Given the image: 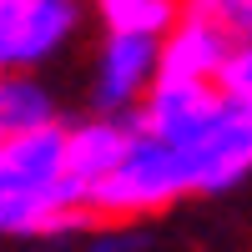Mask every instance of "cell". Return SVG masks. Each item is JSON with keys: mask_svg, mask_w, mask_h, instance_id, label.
<instances>
[{"mask_svg": "<svg viewBox=\"0 0 252 252\" xmlns=\"http://www.w3.org/2000/svg\"><path fill=\"white\" fill-rule=\"evenodd\" d=\"M96 227L91 192L66 166V121L0 141V237H66Z\"/></svg>", "mask_w": 252, "mask_h": 252, "instance_id": "1", "label": "cell"}, {"mask_svg": "<svg viewBox=\"0 0 252 252\" xmlns=\"http://www.w3.org/2000/svg\"><path fill=\"white\" fill-rule=\"evenodd\" d=\"M131 131H136V116L86 111L81 121H66V166H71V177L86 192L96 182H106L116 172V161L126 157V146H131Z\"/></svg>", "mask_w": 252, "mask_h": 252, "instance_id": "7", "label": "cell"}, {"mask_svg": "<svg viewBox=\"0 0 252 252\" xmlns=\"http://www.w3.org/2000/svg\"><path fill=\"white\" fill-rule=\"evenodd\" d=\"M161 76V40L157 35H121L101 31L91 51V81H86V106L101 116H136L146 91Z\"/></svg>", "mask_w": 252, "mask_h": 252, "instance_id": "4", "label": "cell"}, {"mask_svg": "<svg viewBox=\"0 0 252 252\" xmlns=\"http://www.w3.org/2000/svg\"><path fill=\"white\" fill-rule=\"evenodd\" d=\"M222 91L232 101H242V106H252V35L237 40V51L227 61V71H222Z\"/></svg>", "mask_w": 252, "mask_h": 252, "instance_id": "10", "label": "cell"}, {"mask_svg": "<svg viewBox=\"0 0 252 252\" xmlns=\"http://www.w3.org/2000/svg\"><path fill=\"white\" fill-rule=\"evenodd\" d=\"M227 101L222 81H182V76H157V86L146 91L136 121L146 131H157L166 141H187L197 136L207 121L217 116V106Z\"/></svg>", "mask_w": 252, "mask_h": 252, "instance_id": "5", "label": "cell"}, {"mask_svg": "<svg viewBox=\"0 0 252 252\" xmlns=\"http://www.w3.org/2000/svg\"><path fill=\"white\" fill-rule=\"evenodd\" d=\"M86 0H0V71H46L86 31Z\"/></svg>", "mask_w": 252, "mask_h": 252, "instance_id": "3", "label": "cell"}, {"mask_svg": "<svg viewBox=\"0 0 252 252\" xmlns=\"http://www.w3.org/2000/svg\"><path fill=\"white\" fill-rule=\"evenodd\" d=\"M91 20L101 31H121V35H166L182 20L187 0H86Z\"/></svg>", "mask_w": 252, "mask_h": 252, "instance_id": "9", "label": "cell"}, {"mask_svg": "<svg viewBox=\"0 0 252 252\" xmlns=\"http://www.w3.org/2000/svg\"><path fill=\"white\" fill-rule=\"evenodd\" d=\"M101 232H91V252H146V232L136 222H96Z\"/></svg>", "mask_w": 252, "mask_h": 252, "instance_id": "11", "label": "cell"}, {"mask_svg": "<svg viewBox=\"0 0 252 252\" xmlns=\"http://www.w3.org/2000/svg\"><path fill=\"white\" fill-rule=\"evenodd\" d=\"M237 51V35L217 26L212 15H202L187 5L182 20L161 35V76H182V81H222L227 61Z\"/></svg>", "mask_w": 252, "mask_h": 252, "instance_id": "6", "label": "cell"}, {"mask_svg": "<svg viewBox=\"0 0 252 252\" xmlns=\"http://www.w3.org/2000/svg\"><path fill=\"white\" fill-rule=\"evenodd\" d=\"M66 121L61 116V96L40 71H0V141L35 131V126Z\"/></svg>", "mask_w": 252, "mask_h": 252, "instance_id": "8", "label": "cell"}, {"mask_svg": "<svg viewBox=\"0 0 252 252\" xmlns=\"http://www.w3.org/2000/svg\"><path fill=\"white\" fill-rule=\"evenodd\" d=\"M187 197H197V187H192L182 146L146 131L136 121L131 146L116 161V172L91 187V217L96 222H141V217L166 212V207H177Z\"/></svg>", "mask_w": 252, "mask_h": 252, "instance_id": "2", "label": "cell"}]
</instances>
